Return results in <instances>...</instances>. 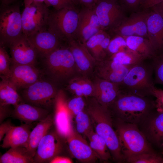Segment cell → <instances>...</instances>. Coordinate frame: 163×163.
<instances>
[{"label":"cell","instance_id":"1","mask_svg":"<svg viewBox=\"0 0 163 163\" xmlns=\"http://www.w3.org/2000/svg\"><path fill=\"white\" fill-rule=\"evenodd\" d=\"M87 112L93 123L95 132L105 141L111 155L115 160H124L120 140L114 130L108 108L95 99L91 100L87 107Z\"/></svg>","mask_w":163,"mask_h":163},{"label":"cell","instance_id":"2","mask_svg":"<svg viewBox=\"0 0 163 163\" xmlns=\"http://www.w3.org/2000/svg\"><path fill=\"white\" fill-rule=\"evenodd\" d=\"M148 97H142L121 90L110 105L119 119L138 124L144 120L155 109V101Z\"/></svg>","mask_w":163,"mask_h":163},{"label":"cell","instance_id":"3","mask_svg":"<svg viewBox=\"0 0 163 163\" xmlns=\"http://www.w3.org/2000/svg\"><path fill=\"white\" fill-rule=\"evenodd\" d=\"M146 60L129 70L119 85L120 90L142 97L152 96L155 87L153 69L151 62Z\"/></svg>","mask_w":163,"mask_h":163},{"label":"cell","instance_id":"4","mask_svg":"<svg viewBox=\"0 0 163 163\" xmlns=\"http://www.w3.org/2000/svg\"><path fill=\"white\" fill-rule=\"evenodd\" d=\"M80 7H68L50 11L47 26L63 41L76 39Z\"/></svg>","mask_w":163,"mask_h":163},{"label":"cell","instance_id":"5","mask_svg":"<svg viewBox=\"0 0 163 163\" xmlns=\"http://www.w3.org/2000/svg\"><path fill=\"white\" fill-rule=\"evenodd\" d=\"M44 58L47 71L56 80H63L70 78L77 69L67 43L66 45L62 44Z\"/></svg>","mask_w":163,"mask_h":163},{"label":"cell","instance_id":"6","mask_svg":"<svg viewBox=\"0 0 163 163\" xmlns=\"http://www.w3.org/2000/svg\"><path fill=\"white\" fill-rule=\"evenodd\" d=\"M117 125V133L123 154L154 152L144 133L137 125L119 119Z\"/></svg>","mask_w":163,"mask_h":163},{"label":"cell","instance_id":"7","mask_svg":"<svg viewBox=\"0 0 163 163\" xmlns=\"http://www.w3.org/2000/svg\"><path fill=\"white\" fill-rule=\"evenodd\" d=\"M23 34L19 5L2 6L0 15V44L9 45Z\"/></svg>","mask_w":163,"mask_h":163},{"label":"cell","instance_id":"8","mask_svg":"<svg viewBox=\"0 0 163 163\" xmlns=\"http://www.w3.org/2000/svg\"><path fill=\"white\" fill-rule=\"evenodd\" d=\"M21 13L23 34L29 37L46 26L50 11L44 3L24 0Z\"/></svg>","mask_w":163,"mask_h":163},{"label":"cell","instance_id":"9","mask_svg":"<svg viewBox=\"0 0 163 163\" xmlns=\"http://www.w3.org/2000/svg\"><path fill=\"white\" fill-rule=\"evenodd\" d=\"M57 92L52 82L41 79L24 89L22 95L27 103L47 110L54 104Z\"/></svg>","mask_w":163,"mask_h":163},{"label":"cell","instance_id":"10","mask_svg":"<svg viewBox=\"0 0 163 163\" xmlns=\"http://www.w3.org/2000/svg\"><path fill=\"white\" fill-rule=\"evenodd\" d=\"M102 29L110 31L126 17L118 0H98L94 8Z\"/></svg>","mask_w":163,"mask_h":163},{"label":"cell","instance_id":"11","mask_svg":"<svg viewBox=\"0 0 163 163\" xmlns=\"http://www.w3.org/2000/svg\"><path fill=\"white\" fill-rule=\"evenodd\" d=\"M148 10L134 12L129 17H126L118 26L108 33L111 35H119L124 37L139 36L148 39L147 25Z\"/></svg>","mask_w":163,"mask_h":163},{"label":"cell","instance_id":"12","mask_svg":"<svg viewBox=\"0 0 163 163\" xmlns=\"http://www.w3.org/2000/svg\"><path fill=\"white\" fill-rule=\"evenodd\" d=\"M66 94L62 90L58 91L54 102L53 123L56 131L62 139L66 140L73 133L72 116L67 107Z\"/></svg>","mask_w":163,"mask_h":163},{"label":"cell","instance_id":"13","mask_svg":"<svg viewBox=\"0 0 163 163\" xmlns=\"http://www.w3.org/2000/svg\"><path fill=\"white\" fill-rule=\"evenodd\" d=\"M62 139L56 131L50 129L38 145L34 163L50 162L54 157L59 155L63 147Z\"/></svg>","mask_w":163,"mask_h":163},{"label":"cell","instance_id":"14","mask_svg":"<svg viewBox=\"0 0 163 163\" xmlns=\"http://www.w3.org/2000/svg\"><path fill=\"white\" fill-rule=\"evenodd\" d=\"M8 46L11 64L35 65L38 53L27 36L23 34Z\"/></svg>","mask_w":163,"mask_h":163},{"label":"cell","instance_id":"15","mask_svg":"<svg viewBox=\"0 0 163 163\" xmlns=\"http://www.w3.org/2000/svg\"><path fill=\"white\" fill-rule=\"evenodd\" d=\"M101 29L94 8L80 7L75 39L84 44Z\"/></svg>","mask_w":163,"mask_h":163},{"label":"cell","instance_id":"16","mask_svg":"<svg viewBox=\"0 0 163 163\" xmlns=\"http://www.w3.org/2000/svg\"><path fill=\"white\" fill-rule=\"evenodd\" d=\"M9 79L17 89H25L41 79L42 72L32 65L11 64Z\"/></svg>","mask_w":163,"mask_h":163},{"label":"cell","instance_id":"17","mask_svg":"<svg viewBox=\"0 0 163 163\" xmlns=\"http://www.w3.org/2000/svg\"><path fill=\"white\" fill-rule=\"evenodd\" d=\"M38 54L44 57L62 44L63 41L47 25L27 37Z\"/></svg>","mask_w":163,"mask_h":163},{"label":"cell","instance_id":"18","mask_svg":"<svg viewBox=\"0 0 163 163\" xmlns=\"http://www.w3.org/2000/svg\"><path fill=\"white\" fill-rule=\"evenodd\" d=\"M66 141L71 153L79 161L91 163L98 159L89 144L77 132L74 131Z\"/></svg>","mask_w":163,"mask_h":163},{"label":"cell","instance_id":"19","mask_svg":"<svg viewBox=\"0 0 163 163\" xmlns=\"http://www.w3.org/2000/svg\"><path fill=\"white\" fill-rule=\"evenodd\" d=\"M99 78L119 85L133 66H126L116 62L108 58L98 61Z\"/></svg>","mask_w":163,"mask_h":163},{"label":"cell","instance_id":"20","mask_svg":"<svg viewBox=\"0 0 163 163\" xmlns=\"http://www.w3.org/2000/svg\"><path fill=\"white\" fill-rule=\"evenodd\" d=\"M67 43L73 56L77 69L84 74L91 72L97 61L85 45L76 39L72 40Z\"/></svg>","mask_w":163,"mask_h":163},{"label":"cell","instance_id":"21","mask_svg":"<svg viewBox=\"0 0 163 163\" xmlns=\"http://www.w3.org/2000/svg\"><path fill=\"white\" fill-rule=\"evenodd\" d=\"M93 83V96L101 104L108 108L120 91L119 85L99 78Z\"/></svg>","mask_w":163,"mask_h":163},{"label":"cell","instance_id":"22","mask_svg":"<svg viewBox=\"0 0 163 163\" xmlns=\"http://www.w3.org/2000/svg\"><path fill=\"white\" fill-rule=\"evenodd\" d=\"M148 39L157 54L163 51V18L151 9L147 21Z\"/></svg>","mask_w":163,"mask_h":163},{"label":"cell","instance_id":"23","mask_svg":"<svg viewBox=\"0 0 163 163\" xmlns=\"http://www.w3.org/2000/svg\"><path fill=\"white\" fill-rule=\"evenodd\" d=\"M14 107L12 116L26 124H30L34 122H39L49 115L47 109L24 102Z\"/></svg>","mask_w":163,"mask_h":163},{"label":"cell","instance_id":"24","mask_svg":"<svg viewBox=\"0 0 163 163\" xmlns=\"http://www.w3.org/2000/svg\"><path fill=\"white\" fill-rule=\"evenodd\" d=\"M144 120L143 133L151 142L160 147L163 139V111L156 110Z\"/></svg>","mask_w":163,"mask_h":163},{"label":"cell","instance_id":"25","mask_svg":"<svg viewBox=\"0 0 163 163\" xmlns=\"http://www.w3.org/2000/svg\"><path fill=\"white\" fill-rule=\"evenodd\" d=\"M30 129L29 124L12 126L3 138L1 146L3 148L19 146L25 147L31 131Z\"/></svg>","mask_w":163,"mask_h":163},{"label":"cell","instance_id":"26","mask_svg":"<svg viewBox=\"0 0 163 163\" xmlns=\"http://www.w3.org/2000/svg\"><path fill=\"white\" fill-rule=\"evenodd\" d=\"M53 123L52 116L49 115L45 119L38 122L31 131L25 147L34 158L39 143L51 129Z\"/></svg>","mask_w":163,"mask_h":163},{"label":"cell","instance_id":"27","mask_svg":"<svg viewBox=\"0 0 163 163\" xmlns=\"http://www.w3.org/2000/svg\"><path fill=\"white\" fill-rule=\"evenodd\" d=\"M128 47L146 59H152L157 53L149 40L139 36L124 37Z\"/></svg>","mask_w":163,"mask_h":163},{"label":"cell","instance_id":"28","mask_svg":"<svg viewBox=\"0 0 163 163\" xmlns=\"http://www.w3.org/2000/svg\"><path fill=\"white\" fill-rule=\"evenodd\" d=\"M1 78L0 105H12L14 106L23 102L14 84L9 79Z\"/></svg>","mask_w":163,"mask_h":163},{"label":"cell","instance_id":"29","mask_svg":"<svg viewBox=\"0 0 163 163\" xmlns=\"http://www.w3.org/2000/svg\"><path fill=\"white\" fill-rule=\"evenodd\" d=\"M0 163H34V158L28 152L26 147L19 146L10 148L1 156Z\"/></svg>","mask_w":163,"mask_h":163},{"label":"cell","instance_id":"30","mask_svg":"<svg viewBox=\"0 0 163 163\" xmlns=\"http://www.w3.org/2000/svg\"><path fill=\"white\" fill-rule=\"evenodd\" d=\"M85 136L89 141V144L98 158L103 161H107L111 154L104 140L98 135L93 129Z\"/></svg>","mask_w":163,"mask_h":163},{"label":"cell","instance_id":"31","mask_svg":"<svg viewBox=\"0 0 163 163\" xmlns=\"http://www.w3.org/2000/svg\"><path fill=\"white\" fill-rule=\"evenodd\" d=\"M67 88L77 96L87 97L93 95V83L85 78H73L69 81Z\"/></svg>","mask_w":163,"mask_h":163},{"label":"cell","instance_id":"32","mask_svg":"<svg viewBox=\"0 0 163 163\" xmlns=\"http://www.w3.org/2000/svg\"><path fill=\"white\" fill-rule=\"evenodd\" d=\"M114 62L126 66H134L146 60L129 48L107 57Z\"/></svg>","mask_w":163,"mask_h":163},{"label":"cell","instance_id":"33","mask_svg":"<svg viewBox=\"0 0 163 163\" xmlns=\"http://www.w3.org/2000/svg\"><path fill=\"white\" fill-rule=\"evenodd\" d=\"M123 155L124 160L128 163H163V157L155 151Z\"/></svg>","mask_w":163,"mask_h":163},{"label":"cell","instance_id":"34","mask_svg":"<svg viewBox=\"0 0 163 163\" xmlns=\"http://www.w3.org/2000/svg\"><path fill=\"white\" fill-rule=\"evenodd\" d=\"M107 31L101 29L90 37L84 44L94 58L99 60V50L101 42L109 34Z\"/></svg>","mask_w":163,"mask_h":163},{"label":"cell","instance_id":"35","mask_svg":"<svg viewBox=\"0 0 163 163\" xmlns=\"http://www.w3.org/2000/svg\"><path fill=\"white\" fill-rule=\"evenodd\" d=\"M91 117L87 112L84 110L75 116L77 132L79 134L86 135L93 129Z\"/></svg>","mask_w":163,"mask_h":163},{"label":"cell","instance_id":"36","mask_svg":"<svg viewBox=\"0 0 163 163\" xmlns=\"http://www.w3.org/2000/svg\"><path fill=\"white\" fill-rule=\"evenodd\" d=\"M11 63V57L8 55L4 45L0 44V74L1 78L9 79L10 77Z\"/></svg>","mask_w":163,"mask_h":163},{"label":"cell","instance_id":"37","mask_svg":"<svg viewBox=\"0 0 163 163\" xmlns=\"http://www.w3.org/2000/svg\"><path fill=\"white\" fill-rule=\"evenodd\" d=\"M111 36L107 50V57L128 48L124 37L119 35Z\"/></svg>","mask_w":163,"mask_h":163},{"label":"cell","instance_id":"38","mask_svg":"<svg viewBox=\"0 0 163 163\" xmlns=\"http://www.w3.org/2000/svg\"><path fill=\"white\" fill-rule=\"evenodd\" d=\"M155 84L163 85V51L151 59Z\"/></svg>","mask_w":163,"mask_h":163},{"label":"cell","instance_id":"39","mask_svg":"<svg viewBox=\"0 0 163 163\" xmlns=\"http://www.w3.org/2000/svg\"><path fill=\"white\" fill-rule=\"evenodd\" d=\"M67 105L72 116L75 117L84 110L85 104L82 97L76 96L67 101Z\"/></svg>","mask_w":163,"mask_h":163},{"label":"cell","instance_id":"40","mask_svg":"<svg viewBox=\"0 0 163 163\" xmlns=\"http://www.w3.org/2000/svg\"><path fill=\"white\" fill-rule=\"evenodd\" d=\"M44 3L48 7H52L55 10L66 8L80 7L77 5L75 0H45Z\"/></svg>","mask_w":163,"mask_h":163},{"label":"cell","instance_id":"41","mask_svg":"<svg viewBox=\"0 0 163 163\" xmlns=\"http://www.w3.org/2000/svg\"><path fill=\"white\" fill-rule=\"evenodd\" d=\"M123 9L136 11L141 6L144 0H118Z\"/></svg>","mask_w":163,"mask_h":163},{"label":"cell","instance_id":"42","mask_svg":"<svg viewBox=\"0 0 163 163\" xmlns=\"http://www.w3.org/2000/svg\"><path fill=\"white\" fill-rule=\"evenodd\" d=\"M152 96L155 98V101L156 110L163 111V89L155 87L152 91Z\"/></svg>","mask_w":163,"mask_h":163},{"label":"cell","instance_id":"43","mask_svg":"<svg viewBox=\"0 0 163 163\" xmlns=\"http://www.w3.org/2000/svg\"><path fill=\"white\" fill-rule=\"evenodd\" d=\"M13 126L10 121L2 122L0 126V141L2 140L6 133Z\"/></svg>","mask_w":163,"mask_h":163},{"label":"cell","instance_id":"44","mask_svg":"<svg viewBox=\"0 0 163 163\" xmlns=\"http://www.w3.org/2000/svg\"><path fill=\"white\" fill-rule=\"evenodd\" d=\"M10 105H0V122L1 123L11 114Z\"/></svg>","mask_w":163,"mask_h":163},{"label":"cell","instance_id":"45","mask_svg":"<svg viewBox=\"0 0 163 163\" xmlns=\"http://www.w3.org/2000/svg\"><path fill=\"white\" fill-rule=\"evenodd\" d=\"M80 7L94 8L98 0H75Z\"/></svg>","mask_w":163,"mask_h":163},{"label":"cell","instance_id":"46","mask_svg":"<svg viewBox=\"0 0 163 163\" xmlns=\"http://www.w3.org/2000/svg\"><path fill=\"white\" fill-rule=\"evenodd\" d=\"M162 1L163 0H144L141 8L143 10H149Z\"/></svg>","mask_w":163,"mask_h":163},{"label":"cell","instance_id":"47","mask_svg":"<svg viewBox=\"0 0 163 163\" xmlns=\"http://www.w3.org/2000/svg\"><path fill=\"white\" fill-rule=\"evenodd\" d=\"M72 160L70 158L64 156H57L50 162V163H72Z\"/></svg>","mask_w":163,"mask_h":163},{"label":"cell","instance_id":"48","mask_svg":"<svg viewBox=\"0 0 163 163\" xmlns=\"http://www.w3.org/2000/svg\"><path fill=\"white\" fill-rule=\"evenodd\" d=\"M159 14L163 18V1L150 9Z\"/></svg>","mask_w":163,"mask_h":163},{"label":"cell","instance_id":"49","mask_svg":"<svg viewBox=\"0 0 163 163\" xmlns=\"http://www.w3.org/2000/svg\"><path fill=\"white\" fill-rule=\"evenodd\" d=\"M16 0H1L2 6H5L13 3Z\"/></svg>","mask_w":163,"mask_h":163},{"label":"cell","instance_id":"50","mask_svg":"<svg viewBox=\"0 0 163 163\" xmlns=\"http://www.w3.org/2000/svg\"><path fill=\"white\" fill-rule=\"evenodd\" d=\"M35 2H40V3H43L44 2L45 0H29Z\"/></svg>","mask_w":163,"mask_h":163},{"label":"cell","instance_id":"51","mask_svg":"<svg viewBox=\"0 0 163 163\" xmlns=\"http://www.w3.org/2000/svg\"><path fill=\"white\" fill-rule=\"evenodd\" d=\"M162 148V149L163 150V140L162 142L161 143V146H160Z\"/></svg>","mask_w":163,"mask_h":163}]
</instances>
